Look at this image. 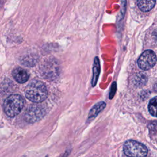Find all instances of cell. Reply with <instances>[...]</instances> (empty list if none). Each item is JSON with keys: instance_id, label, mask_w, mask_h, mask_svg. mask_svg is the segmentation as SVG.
I'll use <instances>...</instances> for the list:
<instances>
[{"instance_id": "1", "label": "cell", "mask_w": 157, "mask_h": 157, "mask_svg": "<svg viewBox=\"0 0 157 157\" xmlns=\"http://www.w3.org/2000/svg\"><path fill=\"white\" fill-rule=\"evenodd\" d=\"M25 94L26 98L29 101L34 103H40L47 98L48 91L43 82L33 80L29 83L26 87Z\"/></svg>"}, {"instance_id": "2", "label": "cell", "mask_w": 157, "mask_h": 157, "mask_svg": "<svg viewBox=\"0 0 157 157\" xmlns=\"http://www.w3.org/2000/svg\"><path fill=\"white\" fill-rule=\"evenodd\" d=\"M24 104L25 100L21 96L17 94H13L4 100L3 109L8 117H14L21 112Z\"/></svg>"}, {"instance_id": "3", "label": "cell", "mask_w": 157, "mask_h": 157, "mask_svg": "<svg viewBox=\"0 0 157 157\" xmlns=\"http://www.w3.org/2000/svg\"><path fill=\"white\" fill-rule=\"evenodd\" d=\"M40 75L48 80H55L59 75L60 67L58 61L54 58H47L41 63L39 68Z\"/></svg>"}, {"instance_id": "4", "label": "cell", "mask_w": 157, "mask_h": 157, "mask_svg": "<svg viewBox=\"0 0 157 157\" xmlns=\"http://www.w3.org/2000/svg\"><path fill=\"white\" fill-rule=\"evenodd\" d=\"M123 151L129 157H145L148 153L147 148L144 144L134 140H129L124 143Z\"/></svg>"}, {"instance_id": "5", "label": "cell", "mask_w": 157, "mask_h": 157, "mask_svg": "<svg viewBox=\"0 0 157 157\" xmlns=\"http://www.w3.org/2000/svg\"><path fill=\"white\" fill-rule=\"evenodd\" d=\"M45 113V108L41 105L32 104L26 109L23 118L26 122L34 123L42 119Z\"/></svg>"}, {"instance_id": "6", "label": "cell", "mask_w": 157, "mask_h": 157, "mask_svg": "<svg viewBox=\"0 0 157 157\" xmlns=\"http://www.w3.org/2000/svg\"><path fill=\"white\" fill-rule=\"evenodd\" d=\"M156 62V56L155 52L151 50L144 51L137 60L139 67L142 70H148L151 68Z\"/></svg>"}, {"instance_id": "7", "label": "cell", "mask_w": 157, "mask_h": 157, "mask_svg": "<svg viewBox=\"0 0 157 157\" xmlns=\"http://www.w3.org/2000/svg\"><path fill=\"white\" fill-rule=\"evenodd\" d=\"M14 79L19 83H25L29 79V74L26 70L21 67H17L12 72Z\"/></svg>"}, {"instance_id": "8", "label": "cell", "mask_w": 157, "mask_h": 157, "mask_svg": "<svg viewBox=\"0 0 157 157\" xmlns=\"http://www.w3.org/2000/svg\"><path fill=\"white\" fill-rule=\"evenodd\" d=\"M156 0H137V6L143 12H148L155 6Z\"/></svg>"}, {"instance_id": "9", "label": "cell", "mask_w": 157, "mask_h": 157, "mask_svg": "<svg viewBox=\"0 0 157 157\" xmlns=\"http://www.w3.org/2000/svg\"><path fill=\"white\" fill-rule=\"evenodd\" d=\"M100 73V63L99 58L96 56L94 58L93 67V77L91 80V85L94 86L96 85L98 77Z\"/></svg>"}, {"instance_id": "10", "label": "cell", "mask_w": 157, "mask_h": 157, "mask_svg": "<svg viewBox=\"0 0 157 157\" xmlns=\"http://www.w3.org/2000/svg\"><path fill=\"white\" fill-rule=\"evenodd\" d=\"M106 104L104 102H99L95 104L90 110L89 114H88V118L91 119L93 118H94L98 115V114L102 111L105 107Z\"/></svg>"}, {"instance_id": "11", "label": "cell", "mask_w": 157, "mask_h": 157, "mask_svg": "<svg viewBox=\"0 0 157 157\" xmlns=\"http://www.w3.org/2000/svg\"><path fill=\"white\" fill-rule=\"evenodd\" d=\"M37 62V57L33 55H26L25 56H23L21 60V63L23 65H25L29 67H32L34 66Z\"/></svg>"}, {"instance_id": "12", "label": "cell", "mask_w": 157, "mask_h": 157, "mask_svg": "<svg viewBox=\"0 0 157 157\" xmlns=\"http://www.w3.org/2000/svg\"><path fill=\"white\" fill-rule=\"evenodd\" d=\"M148 110L150 114L157 117V96L152 98L148 104Z\"/></svg>"}, {"instance_id": "13", "label": "cell", "mask_w": 157, "mask_h": 157, "mask_svg": "<svg viewBox=\"0 0 157 157\" xmlns=\"http://www.w3.org/2000/svg\"><path fill=\"white\" fill-rule=\"evenodd\" d=\"M69 153H70V150L66 151L65 153H64L62 156H61L60 157H67L68 155H69Z\"/></svg>"}, {"instance_id": "14", "label": "cell", "mask_w": 157, "mask_h": 157, "mask_svg": "<svg viewBox=\"0 0 157 157\" xmlns=\"http://www.w3.org/2000/svg\"><path fill=\"white\" fill-rule=\"evenodd\" d=\"M155 39L156 40V41H157V30L155 33Z\"/></svg>"}, {"instance_id": "15", "label": "cell", "mask_w": 157, "mask_h": 157, "mask_svg": "<svg viewBox=\"0 0 157 157\" xmlns=\"http://www.w3.org/2000/svg\"><path fill=\"white\" fill-rule=\"evenodd\" d=\"M21 157H26V156H21Z\"/></svg>"}]
</instances>
